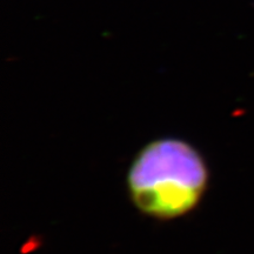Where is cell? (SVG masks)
I'll return each mask as SVG.
<instances>
[{"mask_svg": "<svg viewBox=\"0 0 254 254\" xmlns=\"http://www.w3.org/2000/svg\"><path fill=\"white\" fill-rule=\"evenodd\" d=\"M208 171L204 158L189 142L165 138L145 146L127 174L133 204L157 219L183 217L204 195Z\"/></svg>", "mask_w": 254, "mask_h": 254, "instance_id": "1", "label": "cell"}]
</instances>
